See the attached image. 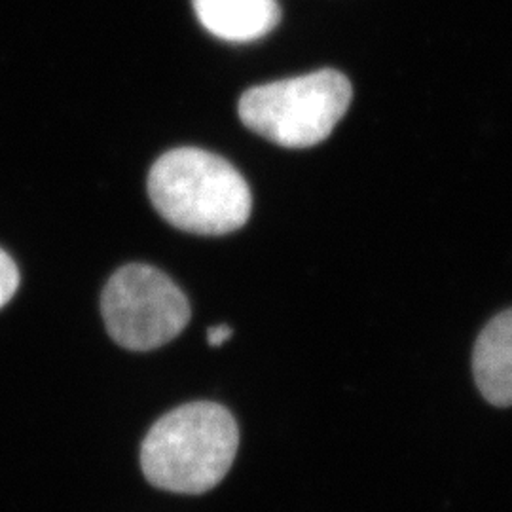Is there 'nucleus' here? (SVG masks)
Here are the masks:
<instances>
[{"label": "nucleus", "mask_w": 512, "mask_h": 512, "mask_svg": "<svg viewBox=\"0 0 512 512\" xmlns=\"http://www.w3.org/2000/svg\"><path fill=\"white\" fill-rule=\"evenodd\" d=\"M238 446V423L224 406L184 404L152 425L141 446V467L160 490L205 494L230 471Z\"/></svg>", "instance_id": "obj_1"}, {"label": "nucleus", "mask_w": 512, "mask_h": 512, "mask_svg": "<svg viewBox=\"0 0 512 512\" xmlns=\"http://www.w3.org/2000/svg\"><path fill=\"white\" fill-rule=\"evenodd\" d=\"M148 196L175 228L198 236H224L251 217V190L243 175L202 148H175L152 165Z\"/></svg>", "instance_id": "obj_2"}, {"label": "nucleus", "mask_w": 512, "mask_h": 512, "mask_svg": "<svg viewBox=\"0 0 512 512\" xmlns=\"http://www.w3.org/2000/svg\"><path fill=\"white\" fill-rule=\"evenodd\" d=\"M351 97L353 90L344 74L321 69L243 93L239 118L279 147H315L344 118Z\"/></svg>", "instance_id": "obj_3"}, {"label": "nucleus", "mask_w": 512, "mask_h": 512, "mask_svg": "<svg viewBox=\"0 0 512 512\" xmlns=\"http://www.w3.org/2000/svg\"><path fill=\"white\" fill-rule=\"evenodd\" d=\"M101 311L110 338L131 351L162 348L190 321L183 291L147 264H129L110 277Z\"/></svg>", "instance_id": "obj_4"}, {"label": "nucleus", "mask_w": 512, "mask_h": 512, "mask_svg": "<svg viewBox=\"0 0 512 512\" xmlns=\"http://www.w3.org/2000/svg\"><path fill=\"white\" fill-rule=\"evenodd\" d=\"M196 16L215 37L228 42H253L277 27V0H192Z\"/></svg>", "instance_id": "obj_5"}, {"label": "nucleus", "mask_w": 512, "mask_h": 512, "mask_svg": "<svg viewBox=\"0 0 512 512\" xmlns=\"http://www.w3.org/2000/svg\"><path fill=\"white\" fill-rule=\"evenodd\" d=\"M476 385L495 406L512 404V310L494 317L480 332L473 351Z\"/></svg>", "instance_id": "obj_6"}, {"label": "nucleus", "mask_w": 512, "mask_h": 512, "mask_svg": "<svg viewBox=\"0 0 512 512\" xmlns=\"http://www.w3.org/2000/svg\"><path fill=\"white\" fill-rule=\"evenodd\" d=\"M19 272L12 256L0 249V308H4L18 291Z\"/></svg>", "instance_id": "obj_7"}, {"label": "nucleus", "mask_w": 512, "mask_h": 512, "mask_svg": "<svg viewBox=\"0 0 512 512\" xmlns=\"http://www.w3.org/2000/svg\"><path fill=\"white\" fill-rule=\"evenodd\" d=\"M234 330L228 325H215L211 329L207 330V344L211 348H219L224 342H228L232 338Z\"/></svg>", "instance_id": "obj_8"}]
</instances>
